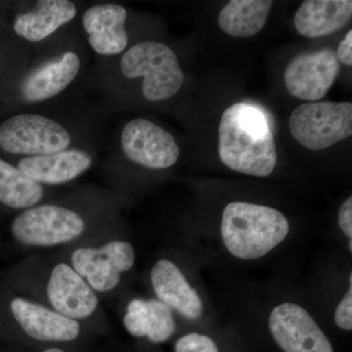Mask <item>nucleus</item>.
<instances>
[{"label": "nucleus", "mask_w": 352, "mask_h": 352, "mask_svg": "<svg viewBox=\"0 0 352 352\" xmlns=\"http://www.w3.org/2000/svg\"><path fill=\"white\" fill-rule=\"evenodd\" d=\"M76 13L75 4L68 0H43L31 12L18 15L14 30L18 36L36 43L73 19Z\"/></svg>", "instance_id": "a211bd4d"}, {"label": "nucleus", "mask_w": 352, "mask_h": 352, "mask_svg": "<svg viewBox=\"0 0 352 352\" xmlns=\"http://www.w3.org/2000/svg\"><path fill=\"white\" fill-rule=\"evenodd\" d=\"M83 346L78 344H55L43 347L38 352H82Z\"/></svg>", "instance_id": "bb28decb"}, {"label": "nucleus", "mask_w": 352, "mask_h": 352, "mask_svg": "<svg viewBox=\"0 0 352 352\" xmlns=\"http://www.w3.org/2000/svg\"><path fill=\"white\" fill-rule=\"evenodd\" d=\"M173 352H219V349L208 336L189 333L176 340Z\"/></svg>", "instance_id": "5701e85b"}, {"label": "nucleus", "mask_w": 352, "mask_h": 352, "mask_svg": "<svg viewBox=\"0 0 352 352\" xmlns=\"http://www.w3.org/2000/svg\"><path fill=\"white\" fill-rule=\"evenodd\" d=\"M270 330L284 352H333L332 344L307 310L294 302L273 308Z\"/></svg>", "instance_id": "9d476101"}, {"label": "nucleus", "mask_w": 352, "mask_h": 352, "mask_svg": "<svg viewBox=\"0 0 352 352\" xmlns=\"http://www.w3.org/2000/svg\"><path fill=\"white\" fill-rule=\"evenodd\" d=\"M94 338L82 324L16 293L0 281V340L38 351L55 344L85 346Z\"/></svg>", "instance_id": "7ed1b4c3"}, {"label": "nucleus", "mask_w": 352, "mask_h": 352, "mask_svg": "<svg viewBox=\"0 0 352 352\" xmlns=\"http://www.w3.org/2000/svg\"><path fill=\"white\" fill-rule=\"evenodd\" d=\"M149 300L152 314V331L148 340L155 344H163L175 336L177 329L175 312L156 298H150Z\"/></svg>", "instance_id": "4be33fe9"}, {"label": "nucleus", "mask_w": 352, "mask_h": 352, "mask_svg": "<svg viewBox=\"0 0 352 352\" xmlns=\"http://www.w3.org/2000/svg\"><path fill=\"white\" fill-rule=\"evenodd\" d=\"M335 322L342 330H352V274L349 275V288L340 300L335 312Z\"/></svg>", "instance_id": "b1692460"}, {"label": "nucleus", "mask_w": 352, "mask_h": 352, "mask_svg": "<svg viewBox=\"0 0 352 352\" xmlns=\"http://www.w3.org/2000/svg\"><path fill=\"white\" fill-rule=\"evenodd\" d=\"M289 230L288 219L276 208L232 201L221 217V237L235 258L258 259L281 244Z\"/></svg>", "instance_id": "423d86ee"}, {"label": "nucleus", "mask_w": 352, "mask_h": 352, "mask_svg": "<svg viewBox=\"0 0 352 352\" xmlns=\"http://www.w3.org/2000/svg\"><path fill=\"white\" fill-rule=\"evenodd\" d=\"M0 281L16 293L82 324L94 337L112 332L100 298L56 251L25 254L0 272Z\"/></svg>", "instance_id": "f257e3e1"}, {"label": "nucleus", "mask_w": 352, "mask_h": 352, "mask_svg": "<svg viewBox=\"0 0 352 352\" xmlns=\"http://www.w3.org/2000/svg\"><path fill=\"white\" fill-rule=\"evenodd\" d=\"M351 0H307L294 17L296 31L305 38L330 36L351 19Z\"/></svg>", "instance_id": "dca6fc26"}, {"label": "nucleus", "mask_w": 352, "mask_h": 352, "mask_svg": "<svg viewBox=\"0 0 352 352\" xmlns=\"http://www.w3.org/2000/svg\"><path fill=\"white\" fill-rule=\"evenodd\" d=\"M339 226L342 232L349 240H352V197H349L340 206L339 210Z\"/></svg>", "instance_id": "393cba45"}, {"label": "nucleus", "mask_w": 352, "mask_h": 352, "mask_svg": "<svg viewBox=\"0 0 352 352\" xmlns=\"http://www.w3.org/2000/svg\"><path fill=\"white\" fill-rule=\"evenodd\" d=\"M149 281L155 298L173 312L189 320H196L203 315L200 295L173 259L161 258L155 261L149 271Z\"/></svg>", "instance_id": "ddd939ff"}, {"label": "nucleus", "mask_w": 352, "mask_h": 352, "mask_svg": "<svg viewBox=\"0 0 352 352\" xmlns=\"http://www.w3.org/2000/svg\"><path fill=\"white\" fill-rule=\"evenodd\" d=\"M43 198V185L0 159V206L23 212L41 203Z\"/></svg>", "instance_id": "aec40b11"}, {"label": "nucleus", "mask_w": 352, "mask_h": 352, "mask_svg": "<svg viewBox=\"0 0 352 352\" xmlns=\"http://www.w3.org/2000/svg\"><path fill=\"white\" fill-rule=\"evenodd\" d=\"M80 68L78 55L74 52L65 53L60 59L36 69L25 80L22 87L23 96L29 102L50 99L63 91L75 80Z\"/></svg>", "instance_id": "f3484780"}, {"label": "nucleus", "mask_w": 352, "mask_h": 352, "mask_svg": "<svg viewBox=\"0 0 352 352\" xmlns=\"http://www.w3.org/2000/svg\"><path fill=\"white\" fill-rule=\"evenodd\" d=\"M339 61L342 63L351 66L352 65V30H349L346 38L342 39L338 46L337 52H336Z\"/></svg>", "instance_id": "a878e982"}, {"label": "nucleus", "mask_w": 352, "mask_h": 352, "mask_svg": "<svg viewBox=\"0 0 352 352\" xmlns=\"http://www.w3.org/2000/svg\"><path fill=\"white\" fill-rule=\"evenodd\" d=\"M69 143L65 127L34 113L15 116L0 126V147L12 154L44 156L64 151Z\"/></svg>", "instance_id": "1a4fd4ad"}, {"label": "nucleus", "mask_w": 352, "mask_h": 352, "mask_svg": "<svg viewBox=\"0 0 352 352\" xmlns=\"http://www.w3.org/2000/svg\"><path fill=\"white\" fill-rule=\"evenodd\" d=\"M107 217L75 206L39 203L16 215L9 233L14 245L28 254L58 251L107 228L113 224Z\"/></svg>", "instance_id": "f03ea898"}, {"label": "nucleus", "mask_w": 352, "mask_h": 352, "mask_svg": "<svg viewBox=\"0 0 352 352\" xmlns=\"http://www.w3.org/2000/svg\"><path fill=\"white\" fill-rule=\"evenodd\" d=\"M94 289L102 302L124 295L136 263L135 248L113 223L82 242L56 251Z\"/></svg>", "instance_id": "39448f33"}, {"label": "nucleus", "mask_w": 352, "mask_h": 352, "mask_svg": "<svg viewBox=\"0 0 352 352\" xmlns=\"http://www.w3.org/2000/svg\"><path fill=\"white\" fill-rule=\"evenodd\" d=\"M340 69V61L330 48L302 53L287 65L285 85L296 98L320 100L333 87Z\"/></svg>", "instance_id": "f8f14e48"}, {"label": "nucleus", "mask_w": 352, "mask_h": 352, "mask_svg": "<svg viewBox=\"0 0 352 352\" xmlns=\"http://www.w3.org/2000/svg\"><path fill=\"white\" fill-rule=\"evenodd\" d=\"M272 6L270 0H232L220 11L219 28L234 38H251L263 29Z\"/></svg>", "instance_id": "6ab92c4d"}, {"label": "nucleus", "mask_w": 352, "mask_h": 352, "mask_svg": "<svg viewBox=\"0 0 352 352\" xmlns=\"http://www.w3.org/2000/svg\"><path fill=\"white\" fill-rule=\"evenodd\" d=\"M219 153L230 170L256 177L270 175L278 154L267 116L250 104L227 108L220 120Z\"/></svg>", "instance_id": "20e7f679"}, {"label": "nucleus", "mask_w": 352, "mask_h": 352, "mask_svg": "<svg viewBox=\"0 0 352 352\" xmlns=\"http://www.w3.org/2000/svg\"><path fill=\"white\" fill-rule=\"evenodd\" d=\"M120 69L127 78H144L142 92L148 101L171 98L184 82V74L175 51L156 41L132 46L122 56Z\"/></svg>", "instance_id": "0eeeda50"}, {"label": "nucleus", "mask_w": 352, "mask_h": 352, "mask_svg": "<svg viewBox=\"0 0 352 352\" xmlns=\"http://www.w3.org/2000/svg\"><path fill=\"white\" fill-rule=\"evenodd\" d=\"M126 17V9L118 4L95 6L83 14L88 41L97 53L115 55L126 50L129 43L124 28Z\"/></svg>", "instance_id": "4468645a"}, {"label": "nucleus", "mask_w": 352, "mask_h": 352, "mask_svg": "<svg viewBox=\"0 0 352 352\" xmlns=\"http://www.w3.org/2000/svg\"><path fill=\"white\" fill-rule=\"evenodd\" d=\"M91 157L80 150H64L21 160L17 168L39 184L60 185L72 182L91 166Z\"/></svg>", "instance_id": "2eb2a0df"}, {"label": "nucleus", "mask_w": 352, "mask_h": 352, "mask_svg": "<svg viewBox=\"0 0 352 352\" xmlns=\"http://www.w3.org/2000/svg\"><path fill=\"white\" fill-rule=\"evenodd\" d=\"M122 323L127 333L136 339L148 340L152 330V314L149 298L134 296L122 300Z\"/></svg>", "instance_id": "412c9836"}, {"label": "nucleus", "mask_w": 352, "mask_h": 352, "mask_svg": "<svg viewBox=\"0 0 352 352\" xmlns=\"http://www.w3.org/2000/svg\"><path fill=\"white\" fill-rule=\"evenodd\" d=\"M289 129L303 147L312 151L327 149L351 138L352 104L330 101L302 104L289 116Z\"/></svg>", "instance_id": "6e6552de"}, {"label": "nucleus", "mask_w": 352, "mask_h": 352, "mask_svg": "<svg viewBox=\"0 0 352 352\" xmlns=\"http://www.w3.org/2000/svg\"><path fill=\"white\" fill-rule=\"evenodd\" d=\"M122 147L131 162L154 170L170 168L180 154L170 132L145 119L127 122L122 133Z\"/></svg>", "instance_id": "9b49d317"}]
</instances>
